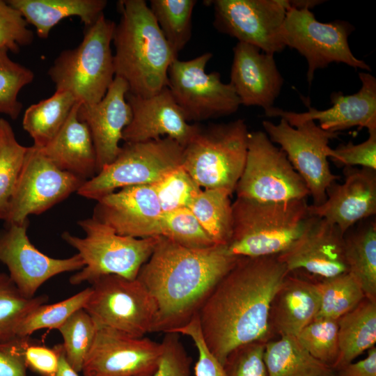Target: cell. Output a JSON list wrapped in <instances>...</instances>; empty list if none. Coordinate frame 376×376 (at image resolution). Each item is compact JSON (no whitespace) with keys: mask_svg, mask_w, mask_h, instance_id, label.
Listing matches in <instances>:
<instances>
[{"mask_svg":"<svg viewBox=\"0 0 376 376\" xmlns=\"http://www.w3.org/2000/svg\"><path fill=\"white\" fill-rule=\"evenodd\" d=\"M289 273L278 256L239 257L198 313L203 340L223 366L235 348L272 338L273 297Z\"/></svg>","mask_w":376,"mask_h":376,"instance_id":"obj_1","label":"cell"},{"mask_svg":"<svg viewBox=\"0 0 376 376\" xmlns=\"http://www.w3.org/2000/svg\"><path fill=\"white\" fill-rule=\"evenodd\" d=\"M238 258L226 245L191 249L159 237L136 277L157 304L152 332H173L186 325Z\"/></svg>","mask_w":376,"mask_h":376,"instance_id":"obj_2","label":"cell"},{"mask_svg":"<svg viewBox=\"0 0 376 376\" xmlns=\"http://www.w3.org/2000/svg\"><path fill=\"white\" fill-rule=\"evenodd\" d=\"M120 14L112 42L115 77L127 84L128 93L153 95L167 86L168 70L178 58L144 0H120Z\"/></svg>","mask_w":376,"mask_h":376,"instance_id":"obj_3","label":"cell"},{"mask_svg":"<svg viewBox=\"0 0 376 376\" xmlns=\"http://www.w3.org/2000/svg\"><path fill=\"white\" fill-rule=\"evenodd\" d=\"M307 198L260 202L237 197L232 203V233L226 248L235 257L279 256L301 234L309 216Z\"/></svg>","mask_w":376,"mask_h":376,"instance_id":"obj_4","label":"cell"},{"mask_svg":"<svg viewBox=\"0 0 376 376\" xmlns=\"http://www.w3.org/2000/svg\"><path fill=\"white\" fill-rule=\"evenodd\" d=\"M115 26L103 14L86 28L77 47L59 54L48 70L56 91L71 93L81 104L103 98L115 77L111 48Z\"/></svg>","mask_w":376,"mask_h":376,"instance_id":"obj_5","label":"cell"},{"mask_svg":"<svg viewBox=\"0 0 376 376\" xmlns=\"http://www.w3.org/2000/svg\"><path fill=\"white\" fill-rule=\"evenodd\" d=\"M85 233L80 237L65 231L62 239L77 251L84 267L70 276L72 285L93 283L107 275L135 279L148 260L159 237L136 238L116 233L93 217L78 221Z\"/></svg>","mask_w":376,"mask_h":376,"instance_id":"obj_6","label":"cell"},{"mask_svg":"<svg viewBox=\"0 0 376 376\" xmlns=\"http://www.w3.org/2000/svg\"><path fill=\"white\" fill-rule=\"evenodd\" d=\"M249 135L243 119L200 127L183 148L182 166L201 188L233 194L245 165Z\"/></svg>","mask_w":376,"mask_h":376,"instance_id":"obj_7","label":"cell"},{"mask_svg":"<svg viewBox=\"0 0 376 376\" xmlns=\"http://www.w3.org/2000/svg\"><path fill=\"white\" fill-rule=\"evenodd\" d=\"M183 147L170 137L125 143L116 158L77 193L87 199L102 197L129 186L153 185L182 166Z\"/></svg>","mask_w":376,"mask_h":376,"instance_id":"obj_8","label":"cell"},{"mask_svg":"<svg viewBox=\"0 0 376 376\" xmlns=\"http://www.w3.org/2000/svg\"><path fill=\"white\" fill-rule=\"evenodd\" d=\"M83 308L97 327L134 338L152 332L157 312L154 298L137 279L103 276L92 283Z\"/></svg>","mask_w":376,"mask_h":376,"instance_id":"obj_9","label":"cell"},{"mask_svg":"<svg viewBox=\"0 0 376 376\" xmlns=\"http://www.w3.org/2000/svg\"><path fill=\"white\" fill-rule=\"evenodd\" d=\"M235 191L237 197L260 202H284L309 196L285 153L264 131L249 132L246 162Z\"/></svg>","mask_w":376,"mask_h":376,"instance_id":"obj_10","label":"cell"},{"mask_svg":"<svg viewBox=\"0 0 376 376\" xmlns=\"http://www.w3.org/2000/svg\"><path fill=\"white\" fill-rule=\"evenodd\" d=\"M353 30L354 27L347 22H320L310 8H295L290 5L282 26L281 36L285 47L296 49L306 59V78L311 85L315 70L324 68L334 62L370 70V66L355 57L350 49L348 37Z\"/></svg>","mask_w":376,"mask_h":376,"instance_id":"obj_11","label":"cell"},{"mask_svg":"<svg viewBox=\"0 0 376 376\" xmlns=\"http://www.w3.org/2000/svg\"><path fill=\"white\" fill-rule=\"evenodd\" d=\"M212 57L205 52L188 61L175 58L169 68L167 87L188 123L228 116L241 105L230 83H223L217 72H205Z\"/></svg>","mask_w":376,"mask_h":376,"instance_id":"obj_12","label":"cell"},{"mask_svg":"<svg viewBox=\"0 0 376 376\" xmlns=\"http://www.w3.org/2000/svg\"><path fill=\"white\" fill-rule=\"evenodd\" d=\"M263 127L271 141L280 146L304 181L313 199L312 205L322 204L328 187L339 179L331 172L328 161L329 141L339 133L326 131L314 120L293 127L281 118L278 124L264 120Z\"/></svg>","mask_w":376,"mask_h":376,"instance_id":"obj_13","label":"cell"},{"mask_svg":"<svg viewBox=\"0 0 376 376\" xmlns=\"http://www.w3.org/2000/svg\"><path fill=\"white\" fill-rule=\"evenodd\" d=\"M86 180L61 170L40 150L27 147L5 221L22 224L77 192Z\"/></svg>","mask_w":376,"mask_h":376,"instance_id":"obj_14","label":"cell"},{"mask_svg":"<svg viewBox=\"0 0 376 376\" xmlns=\"http://www.w3.org/2000/svg\"><path fill=\"white\" fill-rule=\"evenodd\" d=\"M214 26L240 42L274 54L285 46L281 31L290 1L214 0Z\"/></svg>","mask_w":376,"mask_h":376,"instance_id":"obj_15","label":"cell"},{"mask_svg":"<svg viewBox=\"0 0 376 376\" xmlns=\"http://www.w3.org/2000/svg\"><path fill=\"white\" fill-rule=\"evenodd\" d=\"M163 351L162 342L97 327L81 372L84 376H148L157 370Z\"/></svg>","mask_w":376,"mask_h":376,"instance_id":"obj_16","label":"cell"},{"mask_svg":"<svg viewBox=\"0 0 376 376\" xmlns=\"http://www.w3.org/2000/svg\"><path fill=\"white\" fill-rule=\"evenodd\" d=\"M28 226L29 221L10 224L0 231V261L7 267L10 278L21 293L31 298L52 277L80 270L85 264L78 253L58 259L40 252L29 239Z\"/></svg>","mask_w":376,"mask_h":376,"instance_id":"obj_17","label":"cell"},{"mask_svg":"<svg viewBox=\"0 0 376 376\" xmlns=\"http://www.w3.org/2000/svg\"><path fill=\"white\" fill-rule=\"evenodd\" d=\"M289 272L299 269L322 279L348 272L344 253V234L327 220L310 215L301 234L278 256Z\"/></svg>","mask_w":376,"mask_h":376,"instance_id":"obj_18","label":"cell"},{"mask_svg":"<svg viewBox=\"0 0 376 376\" xmlns=\"http://www.w3.org/2000/svg\"><path fill=\"white\" fill-rule=\"evenodd\" d=\"M126 100L132 109V120L123 132L125 143L143 142L170 137L183 148L200 130L188 123L169 88L141 97L127 92Z\"/></svg>","mask_w":376,"mask_h":376,"instance_id":"obj_19","label":"cell"},{"mask_svg":"<svg viewBox=\"0 0 376 376\" xmlns=\"http://www.w3.org/2000/svg\"><path fill=\"white\" fill-rule=\"evenodd\" d=\"M96 201L92 217L116 233L136 238L159 237L162 211L152 185L125 187Z\"/></svg>","mask_w":376,"mask_h":376,"instance_id":"obj_20","label":"cell"},{"mask_svg":"<svg viewBox=\"0 0 376 376\" xmlns=\"http://www.w3.org/2000/svg\"><path fill=\"white\" fill-rule=\"evenodd\" d=\"M361 87L352 95L335 92L331 95L332 106L318 110L308 107L302 113L272 107L266 111L268 117H280L295 126L307 120H318L319 126L329 132H338L353 127L376 129V79L368 72H359Z\"/></svg>","mask_w":376,"mask_h":376,"instance_id":"obj_21","label":"cell"},{"mask_svg":"<svg viewBox=\"0 0 376 376\" xmlns=\"http://www.w3.org/2000/svg\"><path fill=\"white\" fill-rule=\"evenodd\" d=\"M345 180L333 182L326 199L319 205H308L310 215L335 224L345 234L351 227L376 214V171L345 166Z\"/></svg>","mask_w":376,"mask_h":376,"instance_id":"obj_22","label":"cell"},{"mask_svg":"<svg viewBox=\"0 0 376 376\" xmlns=\"http://www.w3.org/2000/svg\"><path fill=\"white\" fill-rule=\"evenodd\" d=\"M127 83L115 77L105 95L97 103L81 104L78 118L86 124L93 139L97 159V173L119 154L123 132L132 120V109L126 100Z\"/></svg>","mask_w":376,"mask_h":376,"instance_id":"obj_23","label":"cell"},{"mask_svg":"<svg viewBox=\"0 0 376 376\" xmlns=\"http://www.w3.org/2000/svg\"><path fill=\"white\" fill-rule=\"evenodd\" d=\"M284 80L274 54L238 42L233 48L230 84L244 106H258L265 111L273 107Z\"/></svg>","mask_w":376,"mask_h":376,"instance_id":"obj_24","label":"cell"},{"mask_svg":"<svg viewBox=\"0 0 376 376\" xmlns=\"http://www.w3.org/2000/svg\"><path fill=\"white\" fill-rule=\"evenodd\" d=\"M320 305L318 281L289 272L271 302L269 325L272 337L296 336L316 318Z\"/></svg>","mask_w":376,"mask_h":376,"instance_id":"obj_25","label":"cell"},{"mask_svg":"<svg viewBox=\"0 0 376 376\" xmlns=\"http://www.w3.org/2000/svg\"><path fill=\"white\" fill-rule=\"evenodd\" d=\"M77 102L56 136L40 151L61 170L88 180L97 174L96 153L90 130L77 116Z\"/></svg>","mask_w":376,"mask_h":376,"instance_id":"obj_26","label":"cell"},{"mask_svg":"<svg viewBox=\"0 0 376 376\" xmlns=\"http://www.w3.org/2000/svg\"><path fill=\"white\" fill-rule=\"evenodd\" d=\"M40 38H47L52 29L65 18L76 16L86 27L104 14L106 0H8Z\"/></svg>","mask_w":376,"mask_h":376,"instance_id":"obj_27","label":"cell"},{"mask_svg":"<svg viewBox=\"0 0 376 376\" xmlns=\"http://www.w3.org/2000/svg\"><path fill=\"white\" fill-rule=\"evenodd\" d=\"M348 272L360 285L365 297L376 301V221L362 220L344 234Z\"/></svg>","mask_w":376,"mask_h":376,"instance_id":"obj_28","label":"cell"},{"mask_svg":"<svg viewBox=\"0 0 376 376\" xmlns=\"http://www.w3.org/2000/svg\"><path fill=\"white\" fill-rule=\"evenodd\" d=\"M339 354L334 370L338 371L375 346L376 301L365 297L354 309L338 320Z\"/></svg>","mask_w":376,"mask_h":376,"instance_id":"obj_29","label":"cell"},{"mask_svg":"<svg viewBox=\"0 0 376 376\" xmlns=\"http://www.w3.org/2000/svg\"><path fill=\"white\" fill-rule=\"evenodd\" d=\"M264 360L267 376H327L334 372L313 357L295 336H280L267 341Z\"/></svg>","mask_w":376,"mask_h":376,"instance_id":"obj_30","label":"cell"},{"mask_svg":"<svg viewBox=\"0 0 376 376\" xmlns=\"http://www.w3.org/2000/svg\"><path fill=\"white\" fill-rule=\"evenodd\" d=\"M77 102L71 93L56 91L51 97L30 105L23 116L22 127L33 139V146L41 148L49 143Z\"/></svg>","mask_w":376,"mask_h":376,"instance_id":"obj_31","label":"cell"},{"mask_svg":"<svg viewBox=\"0 0 376 376\" xmlns=\"http://www.w3.org/2000/svg\"><path fill=\"white\" fill-rule=\"evenodd\" d=\"M232 193L224 189H204L189 209L214 244L226 245L232 233Z\"/></svg>","mask_w":376,"mask_h":376,"instance_id":"obj_32","label":"cell"},{"mask_svg":"<svg viewBox=\"0 0 376 376\" xmlns=\"http://www.w3.org/2000/svg\"><path fill=\"white\" fill-rule=\"evenodd\" d=\"M196 0H150V9L173 53L185 47L191 36Z\"/></svg>","mask_w":376,"mask_h":376,"instance_id":"obj_33","label":"cell"},{"mask_svg":"<svg viewBox=\"0 0 376 376\" xmlns=\"http://www.w3.org/2000/svg\"><path fill=\"white\" fill-rule=\"evenodd\" d=\"M47 295L28 298L18 290L9 275L0 272V343L17 337V329L23 320L36 308L46 304Z\"/></svg>","mask_w":376,"mask_h":376,"instance_id":"obj_34","label":"cell"},{"mask_svg":"<svg viewBox=\"0 0 376 376\" xmlns=\"http://www.w3.org/2000/svg\"><path fill=\"white\" fill-rule=\"evenodd\" d=\"M26 150L27 147L17 140L10 124L0 118V220L6 218Z\"/></svg>","mask_w":376,"mask_h":376,"instance_id":"obj_35","label":"cell"},{"mask_svg":"<svg viewBox=\"0 0 376 376\" xmlns=\"http://www.w3.org/2000/svg\"><path fill=\"white\" fill-rule=\"evenodd\" d=\"M318 286L320 305L316 318L338 320L366 297L360 285L349 272L322 279Z\"/></svg>","mask_w":376,"mask_h":376,"instance_id":"obj_36","label":"cell"},{"mask_svg":"<svg viewBox=\"0 0 376 376\" xmlns=\"http://www.w3.org/2000/svg\"><path fill=\"white\" fill-rule=\"evenodd\" d=\"M97 327L91 315L81 308L58 329L65 358L77 373L81 372L85 359L93 343Z\"/></svg>","mask_w":376,"mask_h":376,"instance_id":"obj_37","label":"cell"},{"mask_svg":"<svg viewBox=\"0 0 376 376\" xmlns=\"http://www.w3.org/2000/svg\"><path fill=\"white\" fill-rule=\"evenodd\" d=\"M91 291V287H88L61 301L38 306L20 323L17 336H30L34 331L42 329H58L75 312L83 308Z\"/></svg>","mask_w":376,"mask_h":376,"instance_id":"obj_38","label":"cell"},{"mask_svg":"<svg viewBox=\"0 0 376 376\" xmlns=\"http://www.w3.org/2000/svg\"><path fill=\"white\" fill-rule=\"evenodd\" d=\"M158 236L191 249H203L214 245L189 208L162 212L159 222Z\"/></svg>","mask_w":376,"mask_h":376,"instance_id":"obj_39","label":"cell"},{"mask_svg":"<svg viewBox=\"0 0 376 376\" xmlns=\"http://www.w3.org/2000/svg\"><path fill=\"white\" fill-rule=\"evenodd\" d=\"M295 337L313 357L334 370L339 354L338 320L315 318Z\"/></svg>","mask_w":376,"mask_h":376,"instance_id":"obj_40","label":"cell"},{"mask_svg":"<svg viewBox=\"0 0 376 376\" xmlns=\"http://www.w3.org/2000/svg\"><path fill=\"white\" fill-rule=\"evenodd\" d=\"M8 51L0 48V113L15 120L21 113L20 91L34 79L33 71L13 60Z\"/></svg>","mask_w":376,"mask_h":376,"instance_id":"obj_41","label":"cell"},{"mask_svg":"<svg viewBox=\"0 0 376 376\" xmlns=\"http://www.w3.org/2000/svg\"><path fill=\"white\" fill-rule=\"evenodd\" d=\"M162 212L189 208L202 188L182 166L152 185Z\"/></svg>","mask_w":376,"mask_h":376,"instance_id":"obj_42","label":"cell"},{"mask_svg":"<svg viewBox=\"0 0 376 376\" xmlns=\"http://www.w3.org/2000/svg\"><path fill=\"white\" fill-rule=\"evenodd\" d=\"M266 343H248L230 352L223 365L226 376H267L264 360Z\"/></svg>","mask_w":376,"mask_h":376,"instance_id":"obj_43","label":"cell"},{"mask_svg":"<svg viewBox=\"0 0 376 376\" xmlns=\"http://www.w3.org/2000/svg\"><path fill=\"white\" fill-rule=\"evenodd\" d=\"M22 14L7 1L0 0V48L17 53L32 43L34 35Z\"/></svg>","mask_w":376,"mask_h":376,"instance_id":"obj_44","label":"cell"},{"mask_svg":"<svg viewBox=\"0 0 376 376\" xmlns=\"http://www.w3.org/2000/svg\"><path fill=\"white\" fill-rule=\"evenodd\" d=\"M368 139L359 143L349 141L335 149L330 148L329 157L344 166H360L376 171V129L368 130Z\"/></svg>","mask_w":376,"mask_h":376,"instance_id":"obj_45","label":"cell"},{"mask_svg":"<svg viewBox=\"0 0 376 376\" xmlns=\"http://www.w3.org/2000/svg\"><path fill=\"white\" fill-rule=\"evenodd\" d=\"M163 354L155 373L148 376H191V359L180 340V334L165 333Z\"/></svg>","mask_w":376,"mask_h":376,"instance_id":"obj_46","label":"cell"},{"mask_svg":"<svg viewBox=\"0 0 376 376\" xmlns=\"http://www.w3.org/2000/svg\"><path fill=\"white\" fill-rule=\"evenodd\" d=\"M173 332L189 336L198 351L194 366L195 376H226L221 363L206 346L201 335L198 315L196 314L186 325Z\"/></svg>","mask_w":376,"mask_h":376,"instance_id":"obj_47","label":"cell"},{"mask_svg":"<svg viewBox=\"0 0 376 376\" xmlns=\"http://www.w3.org/2000/svg\"><path fill=\"white\" fill-rule=\"evenodd\" d=\"M30 336L0 343V376H27L24 352Z\"/></svg>","mask_w":376,"mask_h":376,"instance_id":"obj_48","label":"cell"},{"mask_svg":"<svg viewBox=\"0 0 376 376\" xmlns=\"http://www.w3.org/2000/svg\"><path fill=\"white\" fill-rule=\"evenodd\" d=\"M27 368L40 376H52L58 368L59 353L56 345L47 347L32 340L24 352Z\"/></svg>","mask_w":376,"mask_h":376,"instance_id":"obj_49","label":"cell"},{"mask_svg":"<svg viewBox=\"0 0 376 376\" xmlns=\"http://www.w3.org/2000/svg\"><path fill=\"white\" fill-rule=\"evenodd\" d=\"M339 376H376V347L368 350L367 357L336 371Z\"/></svg>","mask_w":376,"mask_h":376,"instance_id":"obj_50","label":"cell"},{"mask_svg":"<svg viewBox=\"0 0 376 376\" xmlns=\"http://www.w3.org/2000/svg\"><path fill=\"white\" fill-rule=\"evenodd\" d=\"M56 347L59 353V363L57 371L52 376H79L75 371L68 363L63 350L62 344H56Z\"/></svg>","mask_w":376,"mask_h":376,"instance_id":"obj_51","label":"cell"},{"mask_svg":"<svg viewBox=\"0 0 376 376\" xmlns=\"http://www.w3.org/2000/svg\"><path fill=\"white\" fill-rule=\"evenodd\" d=\"M327 376H339V375L334 371L333 373L328 375Z\"/></svg>","mask_w":376,"mask_h":376,"instance_id":"obj_52","label":"cell"}]
</instances>
